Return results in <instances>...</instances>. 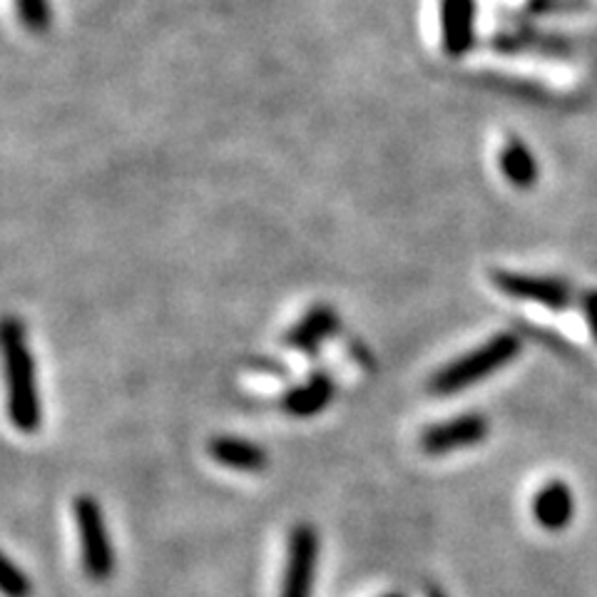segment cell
<instances>
[{"label":"cell","instance_id":"cell-14","mask_svg":"<svg viewBox=\"0 0 597 597\" xmlns=\"http://www.w3.org/2000/svg\"><path fill=\"white\" fill-rule=\"evenodd\" d=\"M18 3L21 21L28 30L43 33L50 25V3L48 0H15Z\"/></svg>","mask_w":597,"mask_h":597},{"label":"cell","instance_id":"cell-2","mask_svg":"<svg viewBox=\"0 0 597 597\" xmlns=\"http://www.w3.org/2000/svg\"><path fill=\"white\" fill-rule=\"evenodd\" d=\"M520 349H523V341L516 334H495L483 347L468 351V354L439 368L428 381V391L436 393V397H451V393L466 391L491 374L501 372L503 366H508L520 354Z\"/></svg>","mask_w":597,"mask_h":597},{"label":"cell","instance_id":"cell-13","mask_svg":"<svg viewBox=\"0 0 597 597\" xmlns=\"http://www.w3.org/2000/svg\"><path fill=\"white\" fill-rule=\"evenodd\" d=\"M0 587H3L5 597H30L33 585L30 577L15 566V562L3 555V570H0Z\"/></svg>","mask_w":597,"mask_h":597},{"label":"cell","instance_id":"cell-3","mask_svg":"<svg viewBox=\"0 0 597 597\" xmlns=\"http://www.w3.org/2000/svg\"><path fill=\"white\" fill-rule=\"evenodd\" d=\"M75 525L80 533L82 570L92 583H107L115 573V550L107 533L105 510L92 495H78L73 501Z\"/></svg>","mask_w":597,"mask_h":597},{"label":"cell","instance_id":"cell-8","mask_svg":"<svg viewBox=\"0 0 597 597\" xmlns=\"http://www.w3.org/2000/svg\"><path fill=\"white\" fill-rule=\"evenodd\" d=\"M336 393V384L329 372L319 368V372L311 374L304 384L291 386L282 393L280 406L284 414H289L294 418H311L329 406L334 401Z\"/></svg>","mask_w":597,"mask_h":597},{"label":"cell","instance_id":"cell-1","mask_svg":"<svg viewBox=\"0 0 597 597\" xmlns=\"http://www.w3.org/2000/svg\"><path fill=\"white\" fill-rule=\"evenodd\" d=\"M3 354L8 378V414L21 433H36L43 424V406L36 384V359L21 319L8 316L3 324Z\"/></svg>","mask_w":597,"mask_h":597},{"label":"cell","instance_id":"cell-12","mask_svg":"<svg viewBox=\"0 0 597 597\" xmlns=\"http://www.w3.org/2000/svg\"><path fill=\"white\" fill-rule=\"evenodd\" d=\"M501 170L518 190H531L537 182V163L531 150L520 140H510L501 153Z\"/></svg>","mask_w":597,"mask_h":597},{"label":"cell","instance_id":"cell-6","mask_svg":"<svg viewBox=\"0 0 597 597\" xmlns=\"http://www.w3.org/2000/svg\"><path fill=\"white\" fill-rule=\"evenodd\" d=\"M493 284L512 299L531 301V304L548 307L553 311L570 307V287L553 276H533L501 269V272H493Z\"/></svg>","mask_w":597,"mask_h":597},{"label":"cell","instance_id":"cell-7","mask_svg":"<svg viewBox=\"0 0 597 597\" xmlns=\"http://www.w3.org/2000/svg\"><path fill=\"white\" fill-rule=\"evenodd\" d=\"M339 332H341V322L334 307L316 304L311 307L287 334H284V347L314 359L319 351H322L324 341L332 339V336H336Z\"/></svg>","mask_w":597,"mask_h":597},{"label":"cell","instance_id":"cell-4","mask_svg":"<svg viewBox=\"0 0 597 597\" xmlns=\"http://www.w3.org/2000/svg\"><path fill=\"white\" fill-rule=\"evenodd\" d=\"M319 562V533L311 523L294 525L280 597H311Z\"/></svg>","mask_w":597,"mask_h":597},{"label":"cell","instance_id":"cell-5","mask_svg":"<svg viewBox=\"0 0 597 597\" xmlns=\"http://www.w3.org/2000/svg\"><path fill=\"white\" fill-rule=\"evenodd\" d=\"M491 424L483 414H464L443 424H433L420 433V451L428 456H445V453L464 451L485 441Z\"/></svg>","mask_w":597,"mask_h":597},{"label":"cell","instance_id":"cell-10","mask_svg":"<svg viewBox=\"0 0 597 597\" xmlns=\"http://www.w3.org/2000/svg\"><path fill=\"white\" fill-rule=\"evenodd\" d=\"M575 512L573 491L562 481L545 483L533 498V518L545 531H562L570 525Z\"/></svg>","mask_w":597,"mask_h":597},{"label":"cell","instance_id":"cell-11","mask_svg":"<svg viewBox=\"0 0 597 597\" xmlns=\"http://www.w3.org/2000/svg\"><path fill=\"white\" fill-rule=\"evenodd\" d=\"M209 456H212L217 464L232 470H242V473H259L269 466V456L262 445L234 439V436H215L207 445Z\"/></svg>","mask_w":597,"mask_h":597},{"label":"cell","instance_id":"cell-15","mask_svg":"<svg viewBox=\"0 0 597 597\" xmlns=\"http://www.w3.org/2000/svg\"><path fill=\"white\" fill-rule=\"evenodd\" d=\"M585 314H587V322H590V329L597 339V294H587Z\"/></svg>","mask_w":597,"mask_h":597},{"label":"cell","instance_id":"cell-17","mask_svg":"<svg viewBox=\"0 0 597 597\" xmlns=\"http://www.w3.org/2000/svg\"><path fill=\"white\" fill-rule=\"evenodd\" d=\"M386 597H406V595H401V593H391V595H386Z\"/></svg>","mask_w":597,"mask_h":597},{"label":"cell","instance_id":"cell-16","mask_svg":"<svg viewBox=\"0 0 597 597\" xmlns=\"http://www.w3.org/2000/svg\"><path fill=\"white\" fill-rule=\"evenodd\" d=\"M428 597H445L441 587H428Z\"/></svg>","mask_w":597,"mask_h":597},{"label":"cell","instance_id":"cell-9","mask_svg":"<svg viewBox=\"0 0 597 597\" xmlns=\"http://www.w3.org/2000/svg\"><path fill=\"white\" fill-rule=\"evenodd\" d=\"M476 5L473 0H443L441 3V28L443 48L449 55H464L476 40L473 30Z\"/></svg>","mask_w":597,"mask_h":597}]
</instances>
